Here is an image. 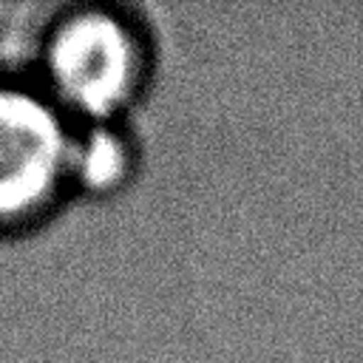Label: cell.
<instances>
[{
  "label": "cell",
  "mask_w": 363,
  "mask_h": 363,
  "mask_svg": "<svg viewBox=\"0 0 363 363\" xmlns=\"http://www.w3.org/2000/svg\"><path fill=\"white\" fill-rule=\"evenodd\" d=\"M40 71V88L74 125L119 122L145 88L147 54L136 26L122 14L77 9L48 28Z\"/></svg>",
  "instance_id": "6da1fadb"
},
{
  "label": "cell",
  "mask_w": 363,
  "mask_h": 363,
  "mask_svg": "<svg viewBox=\"0 0 363 363\" xmlns=\"http://www.w3.org/2000/svg\"><path fill=\"white\" fill-rule=\"evenodd\" d=\"M71 136L40 85L0 82V230L37 221L68 190Z\"/></svg>",
  "instance_id": "7a4b0ae2"
},
{
  "label": "cell",
  "mask_w": 363,
  "mask_h": 363,
  "mask_svg": "<svg viewBox=\"0 0 363 363\" xmlns=\"http://www.w3.org/2000/svg\"><path fill=\"white\" fill-rule=\"evenodd\" d=\"M133 167V142L119 128V122L74 125L68 153V190L85 196H111L130 182Z\"/></svg>",
  "instance_id": "3957f363"
}]
</instances>
